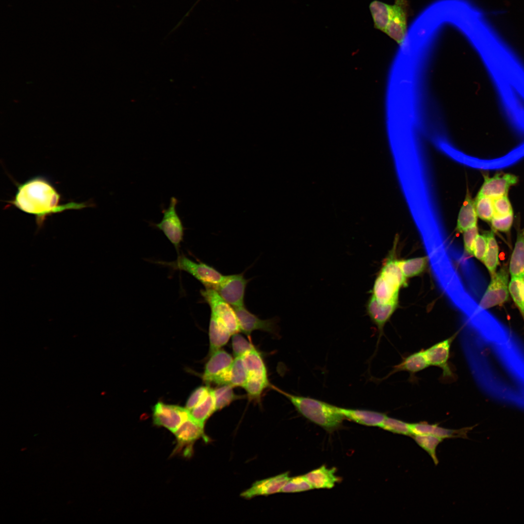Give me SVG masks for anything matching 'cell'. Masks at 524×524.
Masks as SVG:
<instances>
[{
    "mask_svg": "<svg viewBox=\"0 0 524 524\" xmlns=\"http://www.w3.org/2000/svg\"><path fill=\"white\" fill-rule=\"evenodd\" d=\"M61 196L46 179L36 177L17 186L13 199L9 202L20 211L35 216L38 229L46 217L68 210H80L88 206L85 203L71 202L61 204Z\"/></svg>",
    "mask_w": 524,
    "mask_h": 524,
    "instance_id": "6da1fadb",
    "label": "cell"
},
{
    "mask_svg": "<svg viewBox=\"0 0 524 524\" xmlns=\"http://www.w3.org/2000/svg\"><path fill=\"white\" fill-rule=\"evenodd\" d=\"M271 387L285 396L301 415L326 431L332 432L342 426L344 417L339 407L315 398L291 394L273 385Z\"/></svg>",
    "mask_w": 524,
    "mask_h": 524,
    "instance_id": "7a4b0ae2",
    "label": "cell"
},
{
    "mask_svg": "<svg viewBox=\"0 0 524 524\" xmlns=\"http://www.w3.org/2000/svg\"><path fill=\"white\" fill-rule=\"evenodd\" d=\"M161 263L172 269L187 272L203 284L205 288L215 289L224 277L213 266L202 262H194L183 255H179L175 261Z\"/></svg>",
    "mask_w": 524,
    "mask_h": 524,
    "instance_id": "3957f363",
    "label": "cell"
},
{
    "mask_svg": "<svg viewBox=\"0 0 524 524\" xmlns=\"http://www.w3.org/2000/svg\"><path fill=\"white\" fill-rule=\"evenodd\" d=\"M204 426L195 420L190 414L174 433L176 445L171 454L190 458L193 453V445L196 441L207 438L204 433Z\"/></svg>",
    "mask_w": 524,
    "mask_h": 524,
    "instance_id": "277c9868",
    "label": "cell"
},
{
    "mask_svg": "<svg viewBox=\"0 0 524 524\" xmlns=\"http://www.w3.org/2000/svg\"><path fill=\"white\" fill-rule=\"evenodd\" d=\"M200 293L205 302L209 305L211 313L222 322L231 335L240 331L234 309L215 290L205 288L201 290Z\"/></svg>",
    "mask_w": 524,
    "mask_h": 524,
    "instance_id": "5b68a950",
    "label": "cell"
},
{
    "mask_svg": "<svg viewBox=\"0 0 524 524\" xmlns=\"http://www.w3.org/2000/svg\"><path fill=\"white\" fill-rule=\"evenodd\" d=\"M178 202V199L175 196L171 197L168 208L162 209L163 217L160 222H151L150 224L162 231L179 252L180 243L183 240L185 228L177 212Z\"/></svg>",
    "mask_w": 524,
    "mask_h": 524,
    "instance_id": "8992f818",
    "label": "cell"
},
{
    "mask_svg": "<svg viewBox=\"0 0 524 524\" xmlns=\"http://www.w3.org/2000/svg\"><path fill=\"white\" fill-rule=\"evenodd\" d=\"M209 357L202 375L203 381L207 384L229 385V371L234 360L232 356L220 349Z\"/></svg>",
    "mask_w": 524,
    "mask_h": 524,
    "instance_id": "52a82bcc",
    "label": "cell"
},
{
    "mask_svg": "<svg viewBox=\"0 0 524 524\" xmlns=\"http://www.w3.org/2000/svg\"><path fill=\"white\" fill-rule=\"evenodd\" d=\"M508 271L503 266L493 275L490 284L479 303L483 310L501 305L508 301L509 296Z\"/></svg>",
    "mask_w": 524,
    "mask_h": 524,
    "instance_id": "ba28073f",
    "label": "cell"
},
{
    "mask_svg": "<svg viewBox=\"0 0 524 524\" xmlns=\"http://www.w3.org/2000/svg\"><path fill=\"white\" fill-rule=\"evenodd\" d=\"M190 411L185 407L167 404L159 401L152 408L153 424L164 427L174 433L189 416Z\"/></svg>",
    "mask_w": 524,
    "mask_h": 524,
    "instance_id": "9c48e42d",
    "label": "cell"
},
{
    "mask_svg": "<svg viewBox=\"0 0 524 524\" xmlns=\"http://www.w3.org/2000/svg\"><path fill=\"white\" fill-rule=\"evenodd\" d=\"M248 282L243 273L224 276L214 289L234 308L245 306L246 289Z\"/></svg>",
    "mask_w": 524,
    "mask_h": 524,
    "instance_id": "30bf717a",
    "label": "cell"
},
{
    "mask_svg": "<svg viewBox=\"0 0 524 524\" xmlns=\"http://www.w3.org/2000/svg\"><path fill=\"white\" fill-rule=\"evenodd\" d=\"M237 317L240 331L245 333L251 341V334L255 330H261L274 335L278 332L277 319L262 320L250 312L245 306L234 308Z\"/></svg>",
    "mask_w": 524,
    "mask_h": 524,
    "instance_id": "8fae6325",
    "label": "cell"
},
{
    "mask_svg": "<svg viewBox=\"0 0 524 524\" xmlns=\"http://www.w3.org/2000/svg\"><path fill=\"white\" fill-rule=\"evenodd\" d=\"M458 333L451 337L439 342L425 350L424 353L429 365L440 367L442 371V377L452 378L454 375L449 365L448 360L451 344Z\"/></svg>",
    "mask_w": 524,
    "mask_h": 524,
    "instance_id": "7c38bea8",
    "label": "cell"
},
{
    "mask_svg": "<svg viewBox=\"0 0 524 524\" xmlns=\"http://www.w3.org/2000/svg\"><path fill=\"white\" fill-rule=\"evenodd\" d=\"M518 181V177L510 173H500L492 177H485L477 196L494 199L508 195L510 188L516 185Z\"/></svg>",
    "mask_w": 524,
    "mask_h": 524,
    "instance_id": "4fadbf2b",
    "label": "cell"
},
{
    "mask_svg": "<svg viewBox=\"0 0 524 524\" xmlns=\"http://www.w3.org/2000/svg\"><path fill=\"white\" fill-rule=\"evenodd\" d=\"M408 1L395 0L385 33L398 44L403 43L407 28Z\"/></svg>",
    "mask_w": 524,
    "mask_h": 524,
    "instance_id": "5bb4252c",
    "label": "cell"
},
{
    "mask_svg": "<svg viewBox=\"0 0 524 524\" xmlns=\"http://www.w3.org/2000/svg\"><path fill=\"white\" fill-rule=\"evenodd\" d=\"M288 472L255 482L249 489L242 492L241 496L250 499L259 495H267L281 492L282 488L290 479Z\"/></svg>",
    "mask_w": 524,
    "mask_h": 524,
    "instance_id": "9a60e30c",
    "label": "cell"
},
{
    "mask_svg": "<svg viewBox=\"0 0 524 524\" xmlns=\"http://www.w3.org/2000/svg\"><path fill=\"white\" fill-rule=\"evenodd\" d=\"M410 426L412 435H431L442 439L456 438L468 439L467 433L474 427L452 429L439 426L438 424H429L426 422L410 424Z\"/></svg>",
    "mask_w": 524,
    "mask_h": 524,
    "instance_id": "2e32d148",
    "label": "cell"
},
{
    "mask_svg": "<svg viewBox=\"0 0 524 524\" xmlns=\"http://www.w3.org/2000/svg\"><path fill=\"white\" fill-rule=\"evenodd\" d=\"M397 305L398 303L380 304L371 296L366 302L365 306L367 314L372 322L377 327L379 332L377 345L383 333L384 327L396 310Z\"/></svg>",
    "mask_w": 524,
    "mask_h": 524,
    "instance_id": "e0dca14e",
    "label": "cell"
},
{
    "mask_svg": "<svg viewBox=\"0 0 524 524\" xmlns=\"http://www.w3.org/2000/svg\"><path fill=\"white\" fill-rule=\"evenodd\" d=\"M339 409L344 418L369 426L379 427L387 416L384 413L374 410L340 407Z\"/></svg>",
    "mask_w": 524,
    "mask_h": 524,
    "instance_id": "ac0fdd59",
    "label": "cell"
},
{
    "mask_svg": "<svg viewBox=\"0 0 524 524\" xmlns=\"http://www.w3.org/2000/svg\"><path fill=\"white\" fill-rule=\"evenodd\" d=\"M231 334L222 322L213 314H211L209 336L210 347L208 356L221 349L229 341Z\"/></svg>",
    "mask_w": 524,
    "mask_h": 524,
    "instance_id": "d6986e66",
    "label": "cell"
},
{
    "mask_svg": "<svg viewBox=\"0 0 524 524\" xmlns=\"http://www.w3.org/2000/svg\"><path fill=\"white\" fill-rule=\"evenodd\" d=\"M334 468H328L326 466L313 470L305 476L314 489H331L339 481Z\"/></svg>",
    "mask_w": 524,
    "mask_h": 524,
    "instance_id": "ffe728a7",
    "label": "cell"
},
{
    "mask_svg": "<svg viewBox=\"0 0 524 524\" xmlns=\"http://www.w3.org/2000/svg\"><path fill=\"white\" fill-rule=\"evenodd\" d=\"M399 289L377 275L370 296L382 304L398 303Z\"/></svg>",
    "mask_w": 524,
    "mask_h": 524,
    "instance_id": "44dd1931",
    "label": "cell"
},
{
    "mask_svg": "<svg viewBox=\"0 0 524 524\" xmlns=\"http://www.w3.org/2000/svg\"><path fill=\"white\" fill-rule=\"evenodd\" d=\"M509 272L511 278L524 279V227L517 232L510 259Z\"/></svg>",
    "mask_w": 524,
    "mask_h": 524,
    "instance_id": "7402d4cb",
    "label": "cell"
},
{
    "mask_svg": "<svg viewBox=\"0 0 524 524\" xmlns=\"http://www.w3.org/2000/svg\"><path fill=\"white\" fill-rule=\"evenodd\" d=\"M378 275L388 283L399 289L407 285V278L400 267L398 260L392 257L386 260Z\"/></svg>",
    "mask_w": 524,
    "mask_h": 524,
    "instance_id": "603a6c76",
    "label": "cell"
},
{
    "mask_svg": "<svg viewBox=\"0 0 524 524\" xmlns=\"http://www.w3.org/2000/svg\"><path fill=\"white\" fill-rule=\"evenodd\" d=\"M477 218L475 201L467 194L458 215L457 229L459 232H463L470 228L477 226Z\"/></svg>",
    "mask_w": 524,
    "mask_h": 524,
    "instance_id": "cb8c5ba5",
    "label": "cell"
},
{
    "mask_svg": "<svg viewBox=\"0 0 524 524\" xmlns=\"http://www.w3.org/2000/svg\"><path fill=\"white\" fill-rule=\"evenodd\" d=\"M429 365L422 350L404 358L400 363L394 367L390 375L392 373L405 371L409 373L411 376H414L415 373L425 369Z\"/></svg>",
    "mask_w": 524,
    "mask_h": 524,
    "instance_id": "d4e9b609",
    "label": "cell"
},
{
    "mask_svg": "<svg viewBox=\"0 0 524 524\" xmlns=\"http://www.w3.org/2000/svg\"><path fill=\"white\" fill-rule=\"evenodd\" d=\"M242 357L248 376L268 378L264 361L261 354L256 348L247 352Z\"/></svg>",
    "mask_w": 524,
    "mask_h": 524,
    "instance_id": "484cf974",
    "label": "cell"
},
{
    "mask_svg": "<svg viewBox=\"0 0 524 524\" xmlns=\"http://www.w3.org/2000/svg\"><path fill=\"white\" fill-rule=\"evenodd\" d=\"M392 8L393 5L378 0H374L370 3L369 9L376 28L384 33L386 32L390 19Z\"/></svg>",
    "mask_w": 524,
    "mask_h": 524,
    "instance_id": "4316f807",
    "label": "cell"
},
{
    "mask_svg": "<svg viewBox=\"0 0 524 524\" xmlns=\"http://www.w3.org/2000/svg\"><path fill=\"white\" fill-rule=\"evenodd\" d=\"M215 410V401L213 389L211 388L206 397L197 406L190 410L191 416L200 424L204 425L206 420Z\"/></svg>",
    "mask_w": 524,
    "mask_h": 524,
    "instance_id": "83f0119b",
    "label": "cell"
},
{
    "mask_svg": "<svg viewBox=\"0 0 524 524\" xmlns=\"http://www.w3.org/2000/svg\"><path fill=\"white\" fill-rule=\"evenodd\" d=\"M484 234L487 240V250L483 262L492 276L496 272L499 263L498 246L493 231Z\"/></svg>",
    "mask_w": 524,
    "mask_h": 524,
    "instance_id": "f1b7e54d",
    "label": "cell"
},
{
    "mask_svg": "<svg viewBox=\"0 0 524 524\" xmlns=\"http://www.w3.org/2000/svg\"><path fill=\"white\" fill-rule=\"evenodd\" d=\"M400 267L406 278L418 276L423 272L427 265L426 257L398 260Z\"/></svg>",
    "mask_w": 524,
    "mask_h": 524,
    "instance_id": "f546056e",
    "label": "cell"
},
{
    "mask_svg": "<svg viewBox=\"0 0 524 524\" xmlns=\"http://www.w3.org/2000/svg\"><path fill=\"white\" fill-rule=\"evenodd\" d=\"M247 378L248 373L242 357L235 358L229 371V385L244 387Z\"/></svg>",
    "mask_w": 524,
    "mask_h": 524,
    "instance_id": "4dcf8cb0",
    "label": "cell"
},
{
    "mask_svg": "<svg viewBox=\"0 0 524 524\" xmlns=\"http://www.w3.org/2000/svg\"><path fill=\"white\" fill-rule=\"evenodd\" d=\"M232 386L229 384L220 385L213 389L215 401V410H219L229 405L233 401L240 399L241 395L236 394Z\"/></svg>",
    "mask_w": 524,
    "mask_h": 524,
    "instance_id": "1f68e13d",
    "label": "cell"
},
{
    "mask_svg": "<svg viewBox=\"0 0 524 524\" xmlns=\"http://www.w3.org/2000/svg\"><path fill=\"white\" fill-rule=\"evenodd\" d=\"M269 386H271V384L269 383L268 378L248 376L246 382L243 388L250 399L259 400L264 390Z\"/></svg>",
    "mask_w": 524,
    "mask_h": 524,
    "instance_id": "d6a6232c",
    "label": "cell"
},
{
    "mask_svg": "<svg viewBox=\"0 0 524 524\" xmlns=\"http://www.w3.org/2000/svg\"><path fill=\"white\" fill-rule=\"evenodd\" d=\"M411 437L416 443L430 455L437 465L439 460L436 455V449L443 439L431 435H412Z\"/></svg>",
    "mask_w": 524,
    "mask_h": 524,
    "instance_id": "836d02e7",
    "label": "cell"
},
{
    "mask_svg": "<svg viewBox=\"0 0 524 524\" xmlns=\"http://www.w3.org/2000/svg\"><path fill=\"white\" fill-rule=\"evenodd\" d=\"M509 292L524 320V279L511 278Z\"/></svg>",
    "mask_w": 524,
    "mask_h": 524,
    "instance_id": "e575fe53",
    "label": "cell"
},
{
    "mask_svg": "<svg viewBox=\"0 0 524 524\" xmlns=\"http://www.w3.org/2000/svg\"><path fill=\"white\" fill-rule=\"evenodd\" d=\"M475 206L478 217L483 221L490 222L494 216L493 199L485 196H477Z\"/></svg>",
    "mask_w": 524,
    "mask_h": 524,
    "instance_id": "d590c367",
    "label": "cell"
},
{
    "mask_svg": "<svg viewBox=\"0 0 524 524\" xmlns=\"http://www.w3.org/2000/svg\"><path fill=\"white\" fill-rule=\"evenodd\" d=\"M379 427L395 434L411 436L412 435L410 424L388 416Z\"/></svg>",
    "mask_w": 524,
    "mask_h": 524,
    "instance_id": "8d00e7d4",
    "label": "cell"
},
{
    "mask_svg": "<svg viewBox=\"0 0 524 524\" xmlns=\"http://www.w3.org/2000/svg\"><path fill=\"white\" fill-rule=\"evenodd\" d=\"M305 475L290 477L282 488V492H297L313 489Z\"/></svg>",
    "mask_w": 524,
    "mask_h": 524,
    "instance_id": "74e56055",
    "label": "cell"
},
{
    "mask_svg": "<svg viewBox=\"0 0 524 524\" xmlns=\"http://www.w3.org/2000/svg\"><path fill=\"white\" fill-rule=\"evenodd\" d=\"M231 345L235 358L242 357L247 352L256 348L252 341L246 340L238 332L232 335Z\"/></svg>",
    "mask_w": 524,
    "mask_h": 524,
    "instance_id": "f35d334b",
    "label": "cell"
},
{
    "mask_svg": "<svg viewBox=\"0 0 524 524\" xmlns=\"http://www.w3.org/2000/svg\"><path fill=\"white\" fill-rule=\"evenodd\" d=\"M210 388L208 385L196 388L188 397L185 407L189 411L194 409L206 397Z\"/></svg>",
    "mask_w": 524,
    "mask_h": 524,
    "instance_id": "ab89813d",
    "label": "cell"
},
{
    "mask_svg": "<svg viewBox=\"0 0 524 524\" xmlns=\"http://www.w3.org/2000/svg\"><path fill=\"white\" fill-rule=\"evenodd\" d=\"M494 216H503L513 213L508 195L493 199Z\"/></svg>",
    "mask_w": 524,
    "mask_h": 524,
    "instance_id": "60d3db41",
    "label": "cell"
},
{
    "mask_svg": "<svg viewBox=\"0 0 524 524\" xmlns=\"http://www.w3.org/2000/svg\"><path fill=\"white\" fill-rule=\"evenodd\" d=\"M513 222V213L503 216H493L490 221L492 228L501 232H508L511 229Z\"/></svg>",
    "mask_w": 524,
    "mask_h": 524,
    "instance_id": "b9f144b4",
    "label": "cell"
},
{
    "mask_svg": "<svg viewBox=\"0 0 524 524\" xmlns=\"http://www.w3.org/2000/svg\"><path fill=\"white\" fill-rule=\"evenodd\" d=\"M487 250V240L485 234H478L473 249V254L477 259L483 262Z\"/></svg>",
    "mask_w": 524,
    "mask_h": 524,
    "instance_id": "7bdbcfd3",
    "label": "cell"
},
{
    "mask_svg": "<svg viewBox=\"0 0 524 524\" xmlns=\"http://www.w3.org/2000/svg\"><path fill=\"white\" fill-rule=\"evenodd\" d=\"M462 233L465 250L468 254L473 255L475 241L479 234L477 226L470 228Z\"/></svg>",
    "mask_w": 524,
    "mask_h": 524,
    "instance_id": "ee69618b",
    "label": "cell"
},
{
    "mask_svg": "<svg viewBox=\"0 0 524 524\" xmlns=\"http://www.w3.org/2000/svg\"><path fill=\"white\" fill-rule=\"evenodd\" d=\"M26 449H27V448H26V447H24V448H22V449H21V451H25V450H26Z\"/></svg>",
    "mask_w": 524,
    "mask_h": 524,
    "instance_id": "f6af8a7d",
    "label": "cell"
}]
</instances>
